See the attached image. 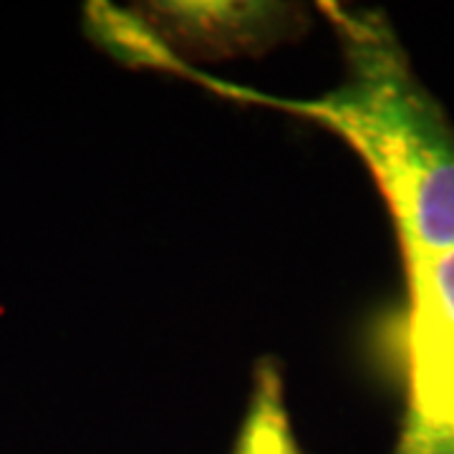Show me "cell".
<instances>
[{"mask_svg": "<svg viewBox=\"0 0 454 454\" xmlns=\"http://www.w3.org/2000/svg\"><path fill=\"white\" fill-rule=\"evenodd\" d=\"M340 46L343 79L321 97L286 98L225 82L197 66L169 76L215 97L268 106L321 127L348 146L389 212L402 268L454 250V121L411 64L381 8L318 3Z\"/></svg>", "mask_w": 454, "mask_h": 454, "instance_id": "1", "label": "cell"}, {"mask_svg": "<svg viewBox=\"0 0 454 454\" xmlns=\"http://www.w3.org/2000/svg\"><path fill=\"white\" fill-rule=\"evenodd\" d=\"M309 26V11L286 3H142L91 0L82 11L83 35L116 64L167 74L235 56H260L291 43Z\"/></svg>", "mask_w": 454, "mask_h": 454, "instance_id": "2", "label": "cell"}, {"mask_svg": "<svg viewBox=\"0 0 454 454\" xmlns=\"http://www.w3.org/2000/svg\"><path fill=\"white\" fill-rule=\"evenodd\" d=\"M402 273L404 396L389 454H454V250Z\"/></svg>", "mask_w": 454, "mask_h": 454, "instance_id": "3", "label": "cell"}, {"mask_svg": "<svg viewBox=\"0 0 454 454\" xmlns=\"http://www.w3.org/2000/svg\"><path fill=\"white\" fill-rule=\"evenodd\" d=\"M230 454H306L293 429L278 356H260L253 366L250 396Z\"/></svg>", "mask_w": 454, "mask_h": 454, "instance_id": "4", "label": "cell"}]
</instances>
